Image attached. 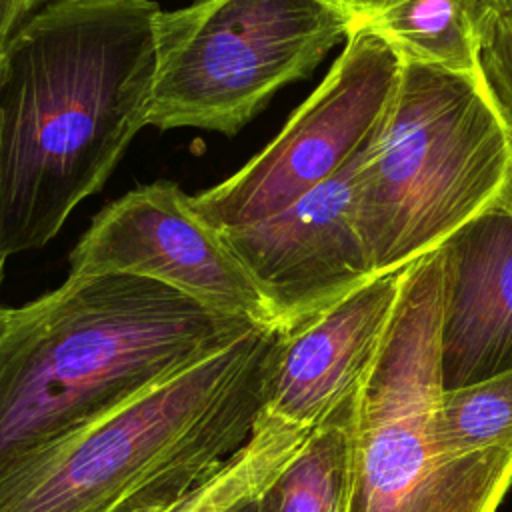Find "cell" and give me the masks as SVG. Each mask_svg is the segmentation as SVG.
<instances>
[{
    "mask_svg": "<svg viewBox=\"0 0 512 512\" xmlns=\"http://www.w3.org/2000/svg\"><path fill=\"white\" fill-rule=\"evenodd\" d=\"M220 466L222 462L212 458H198L172 466L146 480L110 512H166Z\"/></svg>",
    "mask_w": 512,
    "mask_h": 512,
    "instance_id": "17",
    "label": "cell"
},
{
    "mask_svg": "<svg viewBox=\"0 0 512 512\" xmlns=\"http://www.w3.org/2000/svg\"><path fill=\"white\" fill-rule=\"evenodd\" d=\"M404 268L374 276L294 328H280L264 414L314 430L358 388L394 314Z\"/></svg>",
    "mask_w": 512,
    "mask_h": 512,
    "instance_id": "10",
    "label": "cell"
},
{
    "mask_svg": "<svg viewBox=\"0 0 512 512\" xmlns=\"http://www.w3.org/2000/svg\"><path fill=\"white\" fill-rule=\"evenodd\" d=\"M152 0H52L0 52V252L42 248L148 124Z\"/></svg>",
    "mask_w": 512,
    "mask_h": 512,
    "instance_id": "1",
    "label": "cell"
},
{
    "mask_svg": "<svg viewBox=\"0 0 512 512\" xmlns=\"http://www.w3.org/2000/svg\"><path fill=\"white\" fill-rule=\"evenodd\" d=\"M510 170V134L480 72L402 64L358 186L376 274L440 248L500 202Z\"/></svg>",
    "mask_w": 512,
    "mask_h": 512,
    "instance_id": "4",
    "label": "cell"
},
{
    "mask_svg": "<svg viewBox=\"0 0 512 512\" xmlns=\"http://www.w3.org/2000/svg\"><path fill=\"white\" fill-rule=\"evenodd\" d=\"M442 390L512 368V210L500 200L444 244Z\"/></svg>",
    "mask_w": 512,
    "mask_h": 512,
    "instance_id": "11",
    "label": "cell"
},
{
    "mask_svg": "<svg viewBox=\"0 0 512 512\" xmlns=\"http://www.w3.org/2000/svg\"><path fill=\"white\" fill-rule=\"evenodd\" d=\"M478 64L512 142V0H490L478 24Z\"/></svg>",
    "mask_w": 512,
    "mask_h": 512,
    "instance_id": "16",
    "label": "cell"
},
{
    "mask_svg": "<svg viewBox=\"0 0 512 512\" xmlns=\"http://www.w3.org/2000/svg\"><path fill=\"white\" fill-rule=\"evenodd\" d=\"M4 264H6V258L0 252V282H2V274H4Z\"/></svg>",
    "mask_w": 512,
    "mask_h": 512,
    "instance_id": "22",
    "label": "cell"
},
{
    "mask_svg": "<svg viewBox=\"0 0 512 512\" xmlns=\"http://www.w3.org/2000/svg\"><path fill=\"white\" fill-rule=\"evenodd\" d=\"M256 496H258V494H256ZM256 496L250 498V500H246V502H242V504H238V506H234V508H230L228 512H260Z\"/></svg>",
    "mask_w": 512,
    "mask_h": 512,
    "instance_id": "19",
    "label": "cell"
},
{
    "mask_svg": "<svg viewBox=\"0 0 512 512\" xmlns=\"http://www.w3.org/2000/svg\"><path fill=\"white\" fill-rule=\"evenodd\" d=\"M256 324L134 274L68 276L6 310L0 478L220 352Z\"/></svg>",
    "mask_w": 512,
    "mask_h": 512,
    "instance_id": "2",
    "label": "cell"
},
{
    "mask_svg": "<svg viewBox=\"0 0 512 512\" xmlns=\"http://www.w3.org/2000/svg\"><path fill=\"white\" fill-rule=\"evenodd\" d=\"M310 432L262 412L250 440L166 512H228L254 498L298 452Z\"/></svg>",
    "mask_w": 512,
    "mask_h": 512,
    "instance_id": "14",
    "label": "cell"
},
{
    "mask_svg": "<svg viewBox=\"0 0 512 512\" xmlns=\"http://www.w3.org/2000/svg\"><path fill=\"white\" fill-rule=\"evenodd\" d=\"M402 60L370 32L346 38L316 90L278 136L224 182L190 196L216 232L264 222L348 164L380 130L394 100Z\"/></svg>",
    "mask_w": 512,
    "mask_h": 512,
    "instance_id": "7",
    "label": "cell"
},
{
    "mask_svg": "<svg viewBox=\"0 0 512 512\" xmlns=\"http://www.w3.org/2000/svg\"><path fill=\"white\" fill-rule=\"evenodd\" d=\"M356 396L358 388L310 432L298 452L258 492L260 512H348Z\"/></svg>",
    "mask_w": 512,
    "mask_h": 512,
    "instance_id": "13",
    "label": "cell"
},
{
    "mask_svg": "<svg viewBox=\"0 0 512 512\" xmlns=\"http://www.w3.org/2000/svg\"><path fill=\"white\" fill-rule=\"evenodd\" d=\"M346 26V38L370 32L402 64L480 72L478 24L490 0H328Z\"/></svg>",
    "mask_w": 512,
    "mask_h": 512,
    "instance_id": "12",
    "label": "cell"
},
{
    "mask_svg": "<svg viewBox=\"0 0 512 512\" xmlns=\"http://www.w3.org/2000/svg\"><path fill=\"white\" fill-rule=\"evenodd\" d=\"M250 332L0 478V512H110L182 462L228 460L252 436L280 340Z\"/></svg>",
    "mask_w": 512,
    "mask_h": 512,
    "instance_id": "3",
    "label": "cell"
},
{
    "mask_svg": "<svg viewBox=\"0 0 512 512\" xmlns=\"http://www.w3.org/2000/svg\"><path fill=\"white\" fill-rule=\"evenodd\" d=\"M370 144L276 216L220 232L274 326L294 328L378 276L358 220L360 170Z\"/></svg>",
    "mask_w": 512,
    "mask_h": 512,
    "instance_id": "9",
    "label": "cell"
},
{
    "mask_svg": "<svg viewBox=\"0 0 512 512\" xmlns=\"http://www.w3.org/2000/svg\"><path fill=\"white\" fill-rule=\"evenodd\" d=\"M442 246L404 268L398 302L356 396L348 512H498L512 452L452 454L436 436L442 394Z\"/></svg>",
    "mask_w": 512,
    "mask_h": 512,
    "instance_id": "5",
    "label": "cell"
},
{
    "mask_svg": "<svg viewBox=\"0 0 512 512\" xmlns=\"http://www.w3.org/2000/svg\"><path fill=\"white\" fill-rule=\"evenodd\" d=\"M502 202L512 210V170H510V178H508V184H506L504 194H502Z\"/></svg>",
    "mask_w": 512,
    "mask_h": 512,
    "instance_id": "20",
    "label": "cell"
},
{
    "mask_svg": "<svg viewBox=\"0 0 512 512\" xmlns=\"http://www.w3.org/2000/svg\"><path fill=\"white\" fill-rule=\"evenodd\" d=\"M436 436L448 452L460 456L512 452V368L470 386L442 390Z\"/></svg>",
    "mask_w": 512,
    "mask_h": 512,
    "instance_id": "15",
    "label": "cell"
},
{
    "mask_svg": "<svg viewBox=\"0 0 512 512\" xmlns=\"http://www.w3.org/2000/svg\"><path fill=\"white\" fill-rule=\"evenodd\" d=\"M52 0H0V52L8 40Z\"/></svg>",
    "mask_w": 512,
    "mask_h": 512,
    "instance_id": "18",
    "label": "cell"
},
{
    "mask_svg": "<svg viewBox=\"0 0 512 512\" xmlns=\"http://www.w3.org/2000/svg\"><path fill=\"white\" fill-rule=\"evenodd\" d=\"M90 274L150 278L212 310L272 324L242 262L172 182L134 188L94 216L70 254L68 276Z\"/></svg>",
    "mask_w": 512,
    "mask_h": 512,
    "instance_id": "8",
    "label": "cell"
},
{
    "mask_svg": "<svg viewBox=\"0 0 512 512\" xmlns=\"http://www.w3.org/2000/svg\"><path fill=\"white\" fill-rule=\"evenodd\" d=\"M148 124L238 134L346 40L328 0H196L158 14Z\"/></svg>",
    "mask_w": 512,
    "mask_h": 512,
    "instance_id": "6",
    "label": "cell"
},
{
    "mask_svg": "<svg viewBox=\"0 0 512 512\" xmlns=\"http://www.w3.org/2000/svg\"><path fill=\"white\" fill-rule=\"evenodd\" d=\"M4 322H6V308H0V332L4 328Z\"/></svg>",
    "mask_w": 512,
    "mask_h": 512,
    "instance_id": "21",
    "label": "cell"
}]
</instances>
